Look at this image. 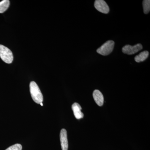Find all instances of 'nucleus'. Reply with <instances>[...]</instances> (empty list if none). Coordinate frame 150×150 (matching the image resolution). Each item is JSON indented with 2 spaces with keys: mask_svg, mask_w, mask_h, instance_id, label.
Instances as JSON below:
<instances>
[{
  "mask_svg": "<svg viewBox=\"0 0 150 150\" xmlns=\"http://www.w3.org/2000/svg\"><path fill=\"white\" fill-rule=\"evenodd\" d=\"M30 91L33 100L34 102L40 104L43 101V96L39 87L36 83L31 81L30 84Z\"/></svg>",
  "mask_w": 150,
  "mask_h": 150,
  "instance_id": "obj_1",
  "label": "nucleus"
},
{
  "mask_svg": "<svg viewBox=\"0 0 150 150\" xmlns=\"http://www.w3.org/2000/svg\"><path fill=\"white\" fill-rule=\"evenodd\" d=\"M0 58L7 64H11L13 61V54L9 48L0 45Z\"/></svg>",
  "mask_w": 150,
  "mask_h": 150,
  "instance_id": "obj_2",
  "label": "nucleus"
},
{
  "mask_svg": "<svg viewBox=\"0 0 150 150\" xmlns=\"http://www.w3.org/2000/svg\"><path fill=\"white\" fill-rule=\"evenodd\" d=\"M115 43L112 40H108L98 48L97 52L102 56H107L113 51Z\"/></svg>",
  "mask_w": 150,
  "mask_h": 150,
  "instance_id": "obj_3",
  "label": "nucleus"
},
{
  "mask_svg": "<svg viewBox=\"0 0 150 150\" xmlns=\"http://www.w3.org/2000/svg\"><path fill=\"white\" fill-rule=\"evenodd\" d=\"M143 48V46L140 43L136 44L134 46L130 45H126L122 48V51L124 54L128 55H133L141 51Z\"/></svg>",
  "mask_w": 150,
  "mask_h": 150,
  "instance_id": "obj_4",
  "label": "nucleus"
},
{
  "mask_svg": "<svg viewBox=\"0 0 150 150\" xmlns=\"http://www.w3.org/2000/svg\"><path fill=\"white\" fill-rule=\"evenodd\" d=\"M94 7L98 11L107 14L109 12V8L107 3L103 0H96L94 2Z\"/></svg>",
  "mask_w": 150,
  "mask_h": 150,
  "instance_id": "obj_5",
  "label": "nucleus"
},
{
  "mask_svg": "<svg viewBox=\"0 0 150 150\" xmlns=\"http://www.w3.org/2000/svg\"><path fill=\"white\" fill-rule=\"evenodd\" d=\"M60 137L62 150H68L69 144L67 139V131L66 129H63L61 130Z\"/></svg>",
  "mask_w": 150,
  "mask_h": 150,
  "instance_id": "obj_6",
  "label": "nucleus"
},
{
  "mask_svg": "<svg viewBox=\"0 0 150 150\" xmlns=\"http://www.w3.org/2000/svg\"><path fill=\"white\" fill-rule=\"evenodd\" d=\"M93 96L96 104L100 106H102L104 102V98L101 92L98 90L94 91Z\"/></svg>",
  "mask_w": 150,
  "mask_h": 150,
  "instance_id": "obj_7",
  "label": "nucleus"
},
{
  "mask_svg": "<svg viewBox=\"0 0 150 150\" xmlns=\"http://www.w3.org/2000/svg\"><path fill=\"white\" fill-rule=\"evenodd\" d=\"M72 109L75 117L77 119H80L83 117V113L81 112V107L77 103H75L72 105Z\"/></svg>",
  "mask_w": 150,
  "mask_h": 150,
  "instance_id": "obj_8",
  "label": "nucleus"
},
{
  "mask_svg": "<svg viewBox=\"0 0 150 150\" xmlns=\"http://www.w3.org/2000/svg\"><path fill=\"white\" fill-rule=\"evenodd\" d=\"M149 52L148 51H144L141 52L139 55H137L135 57L134 59L136 62L140 63L145 61L149 57Z\"/></svg>",
  "mask_w": 150,
  "mask_h": 150,
  "instance_id": "obj_9",
  "label": "nucleus"
},
{
  "mask_svg": "<svg viewBox=\"0 0 150 150\" xmlns=\"http://www.w3.org/2000/svg\"><path fill=\"white\" fill-rule=\"evenodd\" d=\"M10 5L8 0H3L0 2V13H3L7 10Z\"/></svg>",
  "mask_w": 150,
  "mask_h": 150,
  "instance_id": "obj_10",
  "label": "nucleus"
},
{
  "mask_svg": "<svg viewBox=\"0 0 150 150\" xmlns=\"http://www.w3.org/2000/svg\"><path fill=\"white\" fill-rule=\"evenodd\" d=\"M143 8L144 13L148 14L150 11V1L149 0H144L143 1Z\"/></svg>",
  "mask_w": 150,
  "mask_h": 150,
  "instance_id": "obj_11",
  "label": "nucleus"
},
{
  "mask_svg": "<svg viewBox=\"0 0 150 150\" xmlns=\"http://www.w3.org/2000/svg\"><path fill=\"white\" fill-rule=\"evenodd\" d=\"M22 147L21 145L20 144H16L11 146L6 150H22Z\"/></svg>",
  "mask_w": 150,
  "mask_h": 150,
  "instance_id": "obj_12",
  "label": "nucleus"
},
{
  "mask_svg": "<svg viewBox=\"0 0 150 150\" xmlns=\"http://www.w3.org/2000/svg\"><path fill=\"white\" fill-rule=\"evenodd\" d=\"M40 104L41 105V106H43V104L42 103H40Z\"/></svg>",
  "mask_w": 150,
  "mask_h": 150,
  "instance_id": "obj_13",
  "label": "nucleus"
}]
</instances>
